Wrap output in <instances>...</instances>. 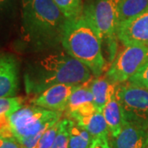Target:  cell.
I'll list each match as a JSON object with an SVG mask.
<instances>
[{
  "label": "cell",
  "mask_w": 148,
  "mask_h": 148,
  "mask_svg": "<svg viewBox=\"0 0 148 148\" xmlns=\"http://www.w3.org/2000/svg\"><path fill=\"white\" fill-rule=\"evenodd\" d=\"M18 81L19 65L16 57L10 53L0 54V98L14 97Z\"/></svg>",
  "instance_id": "cell-10"
},
{
  "label": "cell",
  "mask_w": 148,
  "mask_h": 148,
  "mask_svg": "<svg viewBox=\"0 0 148 148\" xmlns=\"http://www.w3.org/2000/svg\"><path fill=\"white\" fill-rule=\"evenodd\" d=\"M102 114L106 119L110 138H116L121 132L125 123L123 111L119 102L118 101L115 94L111 97L109 102L104 107Z\"/></svg>",
  "instance_id": "cell-14"
},
{
  "label": "cell",
  "mask_w": 148,
  "mask_h": 148,
  "mask_svg": "<svg viewBox=\"0 0 148 148\" xmlns=\"http://www.w3.org/2000/svg\"><path fill=\"white\" fill-rule=\"evenodd\" d=\"M24 106L21 97L0 98V137L14 138L10 127V116Z\"/></svg>",
  "instance_id": "cell-13"
},
{
  "label": "cell",
  "mask_w": 148,
  "mask_h": 148,
  "mask_svg": "<svg viewBox=\"0 0 148 148\" xmlns=\"http://www.w3.org/2000/svg\"><path fill=\"white\" fill-rule=\"evenodd\" d=\"M118 85L111 81L106 73L93 78L90 82V90L97 112H102L111 97L115 94Z\"/></svg>",
  "instance_id": "cell-12"
},
{
  "label": "cell",
  "mask_w": 148,
  "mask_h": 148,
  "mask_svg": "<svg viewBox=\"0 0 148 148\" xmlns=\"http://www.w3.org/2000/svg\"><path fill=\"white\" fill-rule=\"evenodd\" d=\"M60 121L55 123L52 127L48 128L47 130L43 133L41 138L38 141L35 148H50L52 147L53 142L57 137L58 130L60 128Z\"/></svg>",
  "instance_id": "cell-21"
},
{
  "label": "cell",
  "mask_w": 148,
  "mask_h": 148,
  "mask_svg": "<svg viewBox=\"0 0 148 148\" xmlns=\"http://www.w3.org/2000/svg\"><path fill=\"white\" fill-rule=\"evenodd\" d=\"M148 9V0H119V25L140 15Z\"/></svg>",
  "instance_id": "cell-17"
},
{
  "label": "cell",
  "mask_w": 148,
  "mask_h": 148,
  "mask_svg": "<svg viewBox=\"0 0 148 148\" xmlns=\"http://www.w3.org/2000/svg\"><path fill=\"white\" fill-rule=\"evenodd\" d=\"M73 121L89 132L93 139L109 138V128L102 112H95L88 117L77 118Z\"/></svg>",
  "instance_id": "cell-15"
},
{
  "label": "cell",
  "mask_w": 148,
  "mask_h": 148,
  "mask_svg": "<svg viewBox=\"0 0 148 148\" xmlns=\"http://www.w3.org/2000/svg\"><path fill=\"white\" fill-rule=\"evenodd\" d=\"M148 65V44L126 45L118 53L106 76L117 84L124 83Z\"/></svg>",
  "instance_id": "cell-7"
},
{
  "label": "cell",
  "mask_w": 148,
  "mask_h": 148,
  "mask_svg": "<svg viewBox=\"0 0 148 148\" xmlns=\"http://www.w3.org/2000/svg\"><path fill=\"white\" fill-rule=\"evenodd\" d=\"M77 87L65 84L53 86L34 96L31 103L33 106L63 113L67 110L70 96Z\"/></svg>",
  "instance_id": "cell-8"
},
{
  "label": "cell",
  "mask_w": 148,
  "mask_h": 148,
  "mask_svg": "<svg viewBox=\"0 0 148 148\" xmlns=\"http://www.w3.org/2000/svg\"><path fill=\"white\" fill-rule=\"evenodd\" d=\"M115 95L125 122L148 130V89L124 82L117 86Z\"/></svg>",
  "instance_id": "cell-6"
},
{
  "label": "cell",
  "mask_w": 148,
  "mask_h": 148,
  "mask_svg": "<svg viewBox=\"0 0 148 148\" xmlns=\"http://www.w3.org/2000/svg\"><path fill=\"white\" fill-rule=\"evenodd\" d=\"M146 148H148V130L147 132V147Z\"/></svg>",
  "instance_id": "cell-26"
},
{
  "label": "cell",
  "mask_w": 148,
  "mask_h": 148,
  "mask_svg": "<svg viewBox=\"0 0 148 148\" xmlns=\"http://www.w3.org/2000/svg\"><path fill=\"white\" fill-rule=\"evenodd\" d=\"M61 45L66 53L86 65L95 77L102 75L106 64L102 42L95 29L82 15L67 19Z\"/></svg>",
  "instance_id": "cell-3"
},
{
  "label": "cell",
  "mask_w": 148,
  "mask_h": 148,
  "mask_svg": "<svg viewBox=\"0 0 148 148\" xmlns=\"http://www.w3.org/2000/svg\"><path fill=\"white\" fill-rule=\"evenodd\" d=\"M91 81L88 82L87 83H85L82 86H77L74 90V91L70 96L68 108L65 111L66 115L73 113L83 106L90 105V104H94L93 103V95H92L91 90H90Z\"/></svg>",
  "instance_id": "cell-16"
},
{
  "label": "cell",
  "mask_w": 148,
  "mask_h": 148,
  "mask_svg": "<svg viewBox=\"0 0 148 148\" xmlns=\"http://www.w3.org/2000/svg\"><path fill=\"white\" fill-rule=\"evenodd\" d=\"M70 119H64L60 121V128L57 137L50 148H69V127L71 123Z\"/></svg>",
  "instance_id": "cell-20"
},
{
  "label": "cell",
  "mask_w": 148,
  "mask_h": 148,
  "mask_svg": "<svg viewBox=\"0 0 148 148\" xmlns=\"http://www.w3.org/2000/svg\"><path fill=\"white\" fill-rule=\"evenodd\" d=\"M62 112L36 106H23L9 118L13 137L23 148H35L42 134L61 119Z\"/></svg>",
  "instance_id": "cell-4"
},
{
  "label": "cell",
  "mask_w": 148,
  "mask_h": 148,
  "mask_svg": "<svg viewBox=\"0 0 148 148\" xmlns=\"http://www.w3.org/2000/svg\"><path fill=\"white\" fill-rule=\"evenodd\" d=\"M147 132L125 122L119 134L111 138V148H146Z\"/></svg>",
  "instance_id": "cell-11"
},
{
  "label": "cell",
  "mask_w": 148,
  "mask_h": 148,
  "mask_svg": "<svg viewBox=\"0 0 148 148\" xmlns=\"http://www.w3.org/2000/svg\"><path fill=\"white\" fill-rule=\"evenodd\" d=\"M119 0H91L84 4L82 16L95 29L102 44L110 48L111 58L116 52Z\"/></svg>",
  "instance_id": "cell-5"
},
{
  "label": "cell",
  "mask_w": 148,
  "mask_h": 148,
  "mask_svg": "<svg viewBox=\"0 0 148 148\" xmlns=\"http://www.w3.org/2000/svg\"><path fill=\"white\" fill-rule=\"evenodd\" d=\"M11 2V0H0V10H2L3 8H5Z\"/></svg>",
  "instance_id": "cell-25"
},
{
  "label": "cell",
  "mask_w": 148,
  "mask_h": 148,
  "mask_svg": "<svg viewBox=\"0 0 148 148\" xmlns=\"http://www.w3.org/2000/svg\"><path fill=\"white\" fill-rule=\"evenodd\" d=\"M93 140V138L86 130L73 120L71 121L69 127V148H90Z\"/></svg>",
  "instance_id": "cell-18"
},
{
  "label": "cell",
  "mask_w": 148,
  "mask_h": 148,
  "mask_svg": "<svg viewBox=\"0 0 148 148\" xmlns=\"http://www.w3.org/2000/svg\"><path fill=\"white\" fill-rule=\"evenodd\" d=\"M66 17L53 0H21V32L38 49L61 44Z\"/></svg>",
  "instance_id": "cell-1"
},
{
  "label": "cell",
  "mask_w": 148,
  "mask_h": 148,
  "mask_svg": "<svg viewBox=\"0 0 148 148\" xmlns=\"http://www.w3.org/2000/svg\"><path fill=\"white\" fill-rule=\"evenodd\" d=\"M128 82L140 87L148 89V65H147L136 75L132 77Z\"/></svg>",
  "instance_id": "cell-22"
},
{
  "label": "cell",
  "mask_w": 148,
  "mask_h": 148,
  "mask_svg": "<svg viewBox=\"0 0 148 148\" xmlns=\"http://www.w3.org/2000/svg\"><path fill=\"white\" fill-rule=\"evenodd\" d=\"M95 77L90 69L66 52L49 53L40 60L26 78L27 91L37 95L56 85L82 86Z\"/></svg>",
  "instance_id": "cell-2"
},
{
  "label": "cell",
  "mask_w": 148,
  "mask_h": 148,
  "mask_svg": "<svg viewBox=\"0 0 148 148\" xmlns=\"http://www.w3.org/2000/svg\"><path fill=\"white\" fill-rule=\"evenodd\" d=\"M90 148H111L109 138H95Z\"/></svg>",
  "instance_id": "cell-24"
},
{
  "label": "cell",
  "mask_w": 148,
  "mask_h": 148,
  "mask_svg": "<svg viewBox=\"0 0 148 148\" xmlns=\"http://www.w3.org/2000/svg\"><path fill=\"white\" fill-rule=\"evenodd\" d=\"M66 19H74L82 15V0H53Z\"/></svg>",
  "instance_id": "cell-19"
},
{
  "label": "cell",
  "mask_w": 148,
  "mask_h": 148,
  "mask_svg": "<svg viewBox=\"0 0 148 148\" xmlns=\"http://www.w3.org/2000/svg\"><path fill=\"white\" fill-rule=\"evenodd\" d=\"M0 148H23L15 138L0 137Z\"/></svg>",
  "instance_id": "cell-23"
},
{
  "label": "cell",
  "mask_w": 148,
  "mask_h": 148,
  "mask_svg": "<svg viewBox=\"0 0 148 148\" xmlns=\"http://www.w3.org/2000/svg\"><path fill=\"white\" fill-rule=\"evenodd\" d=\"M118 39L124 45L148 44V9L119 25Z\"/></svg>",
  "instance_id": "cell-9"
}]
</instances>
